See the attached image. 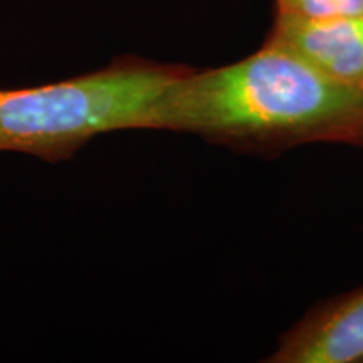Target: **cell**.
<instances>
[{
	"label": "cell",
	"instance_id": "cell-5",
	"mask_svg": "<svg viewBox=\"0 0 363 363\" xmlns=\"http://www.w3.org/2000/svg\"><path fill=\"white\" fill-rule=\"evenodd\" d=\"M276 13L306 19H363V0H274Z\"/></svg>",
	"mask_w": 363,
	"mask_h": 363
},
{
	"label": "cell",
	"instance_id": "cell-3",
	"mask_svg": "<svg viewBox=\"0 0 363 363\" xmlns=\"http://www.w3.org/2000/svg\"><path fill=\"white\" fill-rule=\"evenodd\" d=\"M266 44L284 49L326 78L363 91V19L276 13Z\"/></svg>",
	"mask_w": 363,
	"mask_h": 363
},
{
	"label": "cell",
	"instance_id": "cell-2",
	"mask_svg": "<svg viewBox=\"0 0 363 363\" xmlns=\"http://www.w3.org/2000/svg\"><path fill=\"white\" fill-rule=\"evenodd\" d=\"M187 66L121 57L33 88H0V153L69 158L99 135L147 128L153 103Z\"/></svg>",
	"mask_w": 363,
	"mask_h": 363
},
{
	"label": "cell",
	"instance_id": "cell-1",
	"mask_svg": "<svg viewBox=\"0 0 363 363\" xmlns=\"http://www.w3.org/2000/svg\"><path fill=\"white\" fill-rule=\"evenodd\" d=\"M145 130L189 133L252 153L308 143L363 147V91L264 43L233 65L189 67L153 103Z\"/></svg>",
	"mask_w": 363,
	"mask_h": 363
},
{
	"label": "cell",
	"instance_id": "cell-4",
	"mask_svg": "<svg viewBox=\"0 0 363 363\" xmlns=\"http://www.w3.org/2000/svg\"><path fill=\"white\" fill-rule=\"evenodd\" d=\"M271 363L363 362V288L321 303L281 338Z\"/></svg>",
	"mask_w": 363,
	"mask_h": 363
}]
</instances>
